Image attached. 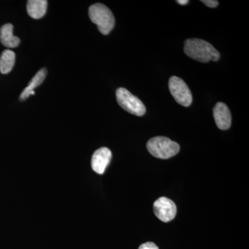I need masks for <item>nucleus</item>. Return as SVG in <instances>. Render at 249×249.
<instances>
[{"label":"nucleus","mask_w":249,"mask_h":249,"mask_svg":"<svg viewBox=\"0 0 249 249\" xmlns=\"http://www.w3.org/2000/svg\"><path fill=\"white\" fill-rule=\"evenodd\" d=\"M46 76H47V70L45 68L42 69L40 71H37L34 78L31 79L27 88L23 90L19 96V100L22 101H25L31 95L35 94L34 89L42 84V82L45 79Z\"/></svg>","instance_id":"obj_10"},{"label":"nucleus","mask_w":249,"mask_h":249,"mask_svg":"<svg viewBox=\"0 0 249 249\" xmlns=\"http://www.w3.org/2000/svg\"><path fill=\"white\" fill-rule=\"evenodd\" d=\"M169 89L175 101L184 107H189L193 102V96L189 88L181 78L172 76L170 78Z\"/></svg>","instance_id":"obj_5"},{"label":"nucleus","mask_w":249,"mask_h":249,"mask_svg":"<svg viewBox=\"0 0 249 249\" xmlns=\"http://www.w3.org/2000/svg\"><path fill=\"white\" fill-rule=\"evenodd\" d=\"M184 52L190 58L201 62L217 61L220 58V54L213 46L200 39L186 40Z\"/></svg>","instance_id":"obj_1"},{"label":"nucleus","mask_w":249,"mask_h":249,"mask_svg":"<svg viewBox=\"0 0 249 249\" xmlns=\"http://www.w3.org/2000/svg\"><path fill=\"white\" fill-rule=\"evenodd\" d=\"M116 95L118 103L124 110L138 116L145 114L146 109L143 103L128 90L123 88H119L116 90Z\"/></svg>","instance_id":"obj_4"},{"label":"nucleus","mask_w":249,"mask_h":249,"mask_svg":"<svg viewBox=\"0 0 249 249\" xmlns=\"http://www.w3.org/2000/svg\"><path fill=\"white\" fill-rule=\"evenodd\" d=\"M89 16L91 22L96 24L103 35H108L114 29L115 19L109 9L104 4L91 5L89 9Z\"/></svg>","instance_id":"obj_2"},{"label":"nucleus","mask_w":249,"mask_h":249,"mask_svg":"<svg viewBox=\"0 0 249 249\" xmlns=\"http://www.w3.org/2000/svg\"><path fill=\"white\" fill-rule=\"evenodd\" d=\"M214 121L219 129L227 130L231 125V114L227 105L219 102L215 105L213 109Z\"/></svg>","instance_id":"obj_8"},{"label":"nucleus","mask_w":249,"mask_h":249,"mask_svg":"<svg viewBox=\"0 0 249 249\" xmlns=\"http://www.w3.org/2000/svg\"><path fill=\"white\" fill-rule=\"evenodd\" d=\"M201 2L204 3L205 5L210 8H215L217 7L219 2L216 0H203Z\"/></svg>","instance_id":"obj_14"},{"label":"nucleus","mask_w":249,"mask_h":249,"mask_svg":"<svg viewBox=\"0 0 249 249\" xmlns=\"http://www.w3.org/2000/svg\"><path fill=\"white\" fill-rule=\"evenodd\" d=\"M153 209L155 215L163 222H170L176 216V204L165 196L159 198L155 201Z\"/></svg>","instance_id":"obj_6"},{"label":"nucleus","mask_w":249,"mask_h":249,"mask_svg":"<svg viewBox=\"0 0 249 249\" xmlns=\"http://www.w3.org/2000/svg\"><path fill=\"white\" fill-rule=\"evenodd\" d=\"M14 26L6 24L0 29V41L1 44L8 48H16L20 43V40L13 34Z\"/></svg>","instance_id":"obj_9"},{"label":"nucleus","mask_w":249,"mask_h":249,"mask_svg":"<svg viewBox=\"0 0 249 249\" xmlns=\"http://www.w3.org/2000/svg\"><path fill=\"white\" fill-rule=\"evenodd\" d=\"M16 61V54L13 51L6 49L0 56V72L7 74L11 71Z\"/></svg>","instance_id":"obj_12"},{"label":"nucleus","mask_w":249,"mask_h":249,"mask_svg":"<svg viewBox=\"0 0 249 249\" xmlns=\"http://www.w3.org/2000/svg\"><path fill=\"white\" fill-rule=\"evenodd\" d=\"M111 150L107 147H103L93 153L91 159V168L98 175H103L106 171L111 160Z\"/></svg>","instance_id":"obj_7"},{"label":"nucleus","mask_w":249,"mask_h":249,"mask_svg":"<svg viewBox=\"0 0 249 249\" xmlns=\"http://www.w3.org/2000/svg\"><path fill=\"white\" fill-rule=\"evenodd\" d=\"M139 249H159V248L153 242H146L141 245Z\"/></svg>","instance_id":"obj_13"},{"label":"nucleus","mask_w":249,"mask_h":249,"mask_svg":"<svg viewBox=\"0 0 249 249\" xmlns=\"http://www.w3.org/2000/svg\"><path fill=\"white\" fill-rule=\"evenodd\" d=\"M177 2L180 5H186L189 3V1H188V0H178V1H177Z\"/></svg>","instance_id":"obj_15"},{"label":"nucleus","mask_w":249,"mask_h":249,"mask_svg":"<svg viewBox=\"0 0 249 249\" xmlns=\"http://www.w3.org/2000/svg\"><path fill=\"white\" fill-rule=\"evenodd\" d=\"M147 149L152 156L161 160H168L176 155L180 150L178 142L165 137H154L147 142Z\"/></svg>","instance_id":"obj_3"},{"label":"nucleus","mask_w":249,"mask_h":249,"mask_svg":"<svg viewBox=\"0 0 249 249\" xmlns=\"http://www.w3.org/2000/svg\"><path fill=\"white\" fill-rule=\"evenodd\" d=\"M48 1L46 0H30L28 1L27 10L31 18L37 19L43 18L47 12Z\"/></svg>","instance_id":"obj_11"}]
</instances>
